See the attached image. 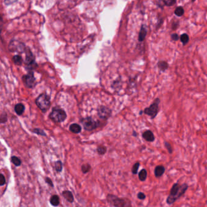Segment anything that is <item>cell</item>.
<instances>
[{"label":"cell","mask_w":207,"mask_h":207,"mask_svg":"<svg viewBox=\"0 0 207 207\" xmlns=\"http://www.w3.org/2000/svg\"><path fill=\"white\" fill-rule=\"evenodd\" d=\"M188 188V185L186 183L180 185L178 183H175L172 185L169 196L166 199V203L169 205L174 203L177 199L182 197Z\"/></svg>","instance_id":"6da1fadb"},{"label":"cell","mask_w":207,"mask_h":207,"mask_svg":"<svg viewBox=\"0 0 207 207\" xmlns=\"http://www.w3.org/2000/svg\"><path fill=\"white\" fill-rule=\"evenodd\" d=\"M106 200L109 205L114 207L131 206V202L128 198H120L112 194H108L107 195Z\"/></svg>","instance_id":"7a4b0ae2"},{"label":"cell","mask_w":207,"mask_h":207,"mask_svg":"<svg viewBox=\"0 0 207 207\" xmlns=\"http://www.w3.org/2000/svg\"><path fill=\"white\" fill-rule=\"evenodd\" d=\"M35 103L38 108L40 109L43 112H46L50 105V97L46 93H43L37 98Z\"/></svg>","instance_id":"3957f363"},{"label":"cell","mask_w":207,"mask_h":207,"mask_svg":"<svg viewBox=\"0 0 207 207\" xmlns=\"http://www.w3.org/2000/svg\"><path fill=\"white\" fill-rule=\"evenodd\" d=\"M67 115L65 111L60 107H55L49 114V118L55 122H63L66 120Z\"/></svg>","instance_id":"277c9868"},{"label":"cell","mask_w":207,"mask_h":207,"mask_svg":"<svg viewBox=\"0 0 207 207\" xmlns=\"http://www.w3.org/2000/svg\"><path fill=\"white\" fill-rule=\"evenodd\" d=\"M80 122L83 125L84 129L88 131L95 129L100 125L98 121L96 122L95 120H94L90 117L82 118L80 120Z\"/></svg>","instance_id":"5b68a950"},{"label":"cell","mask_w":207,"mask_h":207,"mask_svg":"<svg viewBox=\"0 0 207 207\" xmlns=\"http://www.w3.org/2000/svg\"><path fill=\"white\" fill-rule=\"evenodd\" d=\"M159 103H160V100L159 98H156L149 107L146 108L144 109L143 112L145 114L151 116L152 118H155V117L157 115L158 113Z\"/></svg>","instance_id":"8992f818"},{"label":"cell","mask_w":207,"mask_h":207,"mask_svg":"<svg viewBox=\"0 0 207 207\" xmlns=\"http://www.w3.org/2000/svg\"><path fill=\"white\" fill-rule=\"evenodd\" d=\"M22 79L24 85L28 88H33L36 86V80L32 72L23 75Z\"/></svg>","instance_id":"52a82bcc"},{"label":"cell","mask_w":207,"mask_h":207,"mask_svg":"<svg viewBox=\"0 0 207 207\" xmlns=\"http://www.w3.org/2000/svg\"><path fill=\"white\" fill-rule=\"evenodd\" d=\"M25 60L24 63L26 65H27L29 67H32V66H35V57H34L33 55L32 54V52L31 50L29 48H26L25 50Z\"/></svg>","instance_id":"ba28073f"},{"label":"cell","mask_w":207,"mask_h":207,"mask_svg":"<svg viewBox=\"0 0 207 207\" xmlns=\"http://www.w3.org/2000/svg\"><path fill=\"white\" fill-rule=\"evenodd\" d=\"M111 114V109L106 106H101L98 109V115L101 118L107 119L110 117Z\"/></svg>","instance_id":"9c48e42d"},{"label":"cell","mask_w":207,"mask_h":207,"mask_svg":"<svg viewBox=\"0 0 207 207\" xmlns=\"http://www.w3.org/2000/svg\"><path fill=\"white\" fill-rule=\"evenodd\" d=\"M142 137L143 139L149 142H152L155 140V137L152 132L150 130H146L142 134Z\"/></svg>","instance_id":"30bf717a"},{"label":"cell","mask_w":207,"mask_h":207,"mask_svg":"<svg viewBox=\"0 0 207 207\" xmlns=\"http://www.w3.org/2000/svg\"><path fill=\"white\" fill-rule=\"evenodd\" d=\"M165 171V168L162 165H158L154 169V175L156 177H162Z\"/></svg>","instance_id":"8fae6325"},{"label":"cell","mask_w":207,"mask_h":207,"mask_svg":"<svg viewBox=\"0 0 207 207\" xmlns=\"http://www.w3.org/2000/svg\"><path fill=\"white\" fill-rule=\"evenodd\" d=\"M63 197L70 203H72L74 200V198L72 193L70 191H64L62 193Z\"/></svg>","instance_id":"7c38bea8"},{"label":"cell","mask_w":207,"mask_h":207,"mask_svg":"<svg viewBox=\"0 0 207 207\" xmlns=\"http://www.w3.org/2000/svg\"><path fill=\"white\" fill-rule=\"evenodd\" d=\"M24 109H25V107L22 103H18V104H16L15 106V111L19 115H21L23 114Z\"/></svg>","instance_id":"4fadbf2b"},{"label":"cell","mask_w":207,"mask_h":207,"mask_svg":"<svg viewBox=\"0 0 207 207\" xmlns=\"http://www.w3.org/2000/svg\"><path fill=\"white\" fill-rule=\"evenodd\" d=\"M69 130L75 134H78L81 131V127L77 123H73L69 126Z\"/></svg>","instance_id":"5bb4252c"},{"label":"cell","mask_w":207,"mask_h":207,"mask_svg":"<svg viewBox=\"0 0 207 207\" xmlns=\"http://www.w3.org/2000/svg\"><path fill=\"white\" fill-rule=\"evenodd\" d=\"M146 33H147V30L144 27V26H142L141 29H140V32H139V38H139V41H143L145 40V37L146 35Z\"/></svg>","instance_id":"9a60e30c"},{"label":"cell","mask_w":207,"mask_h":207,"mask_svg":"<svg viewBox=\"0 0 207 207\" xmlns=\"http://www.w3.org/2000/svg\"><path fill=\"white\" fill-rule=\"evenodd\" d=\"M148 173L145 169H142L139 173V179L141 182H144L147 178Z\"/></svg>","instance_id":"2e32d148"},{"label":"cell","mask_w":207,"mask_h":207,"mask_svg":"<svg viewBox=\"0 0 207 207\" xmlns=\"http://www.w3.org/2000/svg\"><path fill=\"white\" fill-rule=\"evenodd\" d=\"M50 202L52 205H53L54 206H57L60 203L59 197L57 195L52 196L50 199Z\"/></svg>","instance_id":"e0dca14e"},{"label":"cell","mask_w":207,"mask_h":207,"mask_svg":"<svg viewBox=\"0 0 207 207\" xmlns=\"http://www.w3.org/2000/svg\"><path fill=\"white\" fill-rule=\"evenodd\" d=\"M13 60L15 63V64L17 65H21L23 61V60L22 58V57L20 55H15L13 57Z\"/></svg>","instance_id":"ac0fdd59"},{"label":"cell","mask_w":207,"mask_h":207,"mask_svg":"<svg viewBox=\"0 0 207 207\" xmlns=\"http://www.w3.org/2000/svg\"><path fill=\"white\" fill-rule=\"evenodd\" d=\"M97 151L99 155L102 156V155L105 154V153L106 152L107 148L105 146H102V145L98 146L97 148Z\"/></svg>","instance_id":"d6986e66"},{"label":"cell","mask_w":207,"mask_h":207,"mask_svg":"<svg viewBox=\"0 0 207 207\" xmlns=\"http://www.w3.org/2000/svg\"><path fill=\"white\" fill-rule=\"evenodd\" d=\"M158 67L162 71H164L167 69V68L168 67V64L166 62L163 61H160L158 63Z\"/></svg>","instance_id":"ffe728a7"},{"label":"cell","mask_w":207,"mask_h":207,"mask_svg":"<svg viewBox=\"0 0 207 207\" xmlns=\"http://www.w3.org/2000/svg\"><path fill=\"white\" fill-rule=\"evenodd\" d=\"M91 169V166L88 163L84 164L81 166V171L84 174L88 173V172H89Z\"/></svg>","instance_id":"44dd1931"},{"label":"cell","mask_w":207,"mask_h":207,"mask_svg":"<svg viewBox=\"0 0 207 207\" xmlns=\"http://www.w3.org/2000/svg\"><path fill=\"white\" fill-rule=\"evenodd\" d=\"M139 166H140V163H139V162H135V163L133 165L132 168V169H131L132 173L133 174H137L138 170H139Z\"/></svg>","instance_id":"7402d4cb"},{"label":"cell","mask_w":207,"mask_h":207,"mask_svg":"<svg viewBox=\"0 0 207 207\" xmlns=\"http://www.w3.org/2000/svg\"><path fill=\"white\" fill-rule=\"evenodd\" d=\"M11 161L16 166H20L21 164V160L18 157H17L16 156H12L11 158Z\"/></svg>","instance_id":"603a6c76"},{"label":"cell","mask_w":207,"mask_h":207,"mask_svg":"<svg viewBox=\"0 0 207 207\" xmlns=\"http://www.w3.org/2000/svg\"><path fill=\"white\" fill-rule=\"evenodd\" d=\"M175 14L178 16H182L183 14H184V10L183 9L182 7L181 6H179L178 7H177L175 10V12H174Z\"/></svg>","instance_id":"cb8c5ba5"},{"label":"cell","mask_w":207,"mask_h":207,"mask_svg":"<svg viewBox=\"0 0 207 207\" xmlns=\"http://www.w3.org/2000/svg\"><path fill=\"white\" fill-rule=\"evenodd\" d=\"M180 41L183 44H186L189 41V37L186 33H183L180 36Z\"/></svg>","instance_id":"d4e9b609"},{"label":"cell","mask_w":207,"mask_h":207,"mask_svg":"<svg viewBox=\"0 0 207 207\" xmlns=\"http://www.w3.org/2000/svg\"><path fill=\"white\" fill-rule=\"evenodd\" d=\"M55 166V169L57 170V172L61 171V170L63 169V165H62V163L61 161L56 162Z\"/></svg>","instance_id":"484cf974"},{"label":"cell","mask_w":207,"mask_h":207,"mask_svg":"<svg viewBox=\"0 0 207 207\" xmlns=\"http://www.w3.org/2000/svg\"><path fill=\"white\" fill-rule=\"evenodd\" d=\"M164 145L165 146V148H166V149L168 150V152L171 154L172 153V151H173V150H172V146L171 145V144L167 142H164Z\"/></svg>","instance_id":"4316f807"},{"label":"cell","mask_w":207,"mask_h":207,"mask_svg":"<svg viewBox=\"0 0 207 207\" xmlns=\"http://www.w3.org/2000/svg\"><path fill=\"white\" fill-rule=\"evenodd\" d=\"M163 2L165 4V5L168 6H171L176 3V1H172V0H163Z\"/></svg>","instance_id":"83f0119b"},{"label":"cell","mask_w":207,"mask_h":207,"mask_svg":"<svg viewBox=\"0 0 207 207\" xmlns=\"http://www.w3.org/2000/svg\"><path fill=\"white\" fill-rule=\"evenodd\" d=\"M6 183V179L3 174H0V186H3Z\"/></svg>","instance_id":"f1b7e54d"},{"label":"cell","mask_w":207,"mask_h":207,"mask_svg":"<svg viewBox=\"0 0 207 207\" xmlns=\"http://www.w3.org/2000/svg\"><path fill=\"white\" fill-rule=\"evenodd\" d=\"M137 197L140 200H144L146 198V195L142 192H139L137 194Z\"/></svg>","instance_id":"f546056e"},{"label":"cell","mask_w":207,"mask_h":207,"mask_svg":"<svg viewBox=\"0 0 207 207\" xmlns=\"http://www.w3.org/2000/svg\"><path fill=\"white\" fill-rule=\"evenodd\" d=\"M33 132L37 133V134H40L41 135H46V134L44 132V131L40 129H35L33 130Z\"/></svg>","instance_id":"4dcf8cb0"},{"label":"cell","mask_w":207,"mask_h":207,"mask_svg":"<svg viewBox=\"0 0 207 207\" xmlns=\"http://www.w3.org/2000/svg\"><path fill=\"white\" fill-rule=\"evenodd\" d=\"M171 38L174 41H177L179 39V35L177 33H173L171 35Z\"/></svg>","instance_id":"1f68e13d"},{"label":"cell","mask_w":207,"mask_h":207,"mask_svg":"<svg viewBox=\"0 0 207 207\" xmlns=\"http://www.w3.org/2000/svg\"><path fill=\"white\" fill-rule=\"evenodd\" d=\"M46 182H47V183H48L49 185H50L51 186H53V183H52V180L49 179V178H47V177H46Z\"/></svg>","instance_id":"d6a6232c"},{"label":"cell","mask_w":207,"mask_h":207,"mask_svg":"<svg viewBox=\"0 0 207 207\" xmlns=\"http://www.w3.org/2000/svg\"><path fill=\"white\" fill-rule=\"evenodd\" d=\"M2 27H3V18L0 15V33H1L2 30Z\"/></svg>","instance_id":"836d02e7"}]
</instances>
